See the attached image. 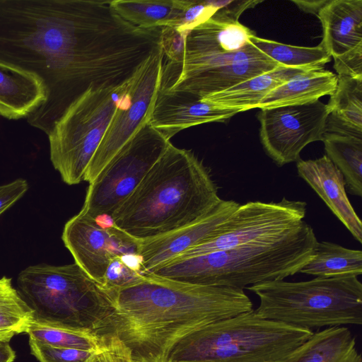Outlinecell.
<instances>
[{
  "instance_id": "1",
  "label": "cell",
  "mask_w": 362,
  "mask_h": 362,
  "mask_svg": "<svg viewBox=\"0 0 362 362\" xmlns=\"http://www.w3.org/2000/svg\"><path fill=\"white\" fill-rule=\"evenodd\" d=\"M80 0H0V61L36 76L45 101L26 119L47 135L85 91L75 51Z\"/></svg>"
},
{
  "instance_id": "2",
  "label": "cell",
  "mask_w": 362,
  "mask_h": 362,
  "mask_svg": "<svg viewBox=\"0 0 362 362\" xmlns=\"http://www.w3.org/2000/svg\"><path fill=\"white\" fill-rule=\"evenodd\" d=\"M108 335L117 337L132 356L166 362L172 348L190 333L253 310L243 289L191 284L151 274L117 291Z\"/></svg>"
},
{
  "instance_id": "3",
  "label": "cell",
  "mask_w": 362,
  "mask_h": 362,
  "mask_svg": "<svg viewBox=\"0 0 362 362\" xmlns=\"http://www.w3.org/2000/svg\"><path fill=\"white\" fill-rule=\"evenodd\" d=\"M221 201L204 163L170 143L111 218L119 229L145 240L199 220Z\"/></svg>"
},
{
  "instance_id": "4",
  "label": "cell",
  "mask_w": 362,
  "mask_h": 362,
  "mask_svg": "<svg viewBox=\"0 0 362 362\" xmlns=\"http://www.w3.org/2000/svg\"><path fill=\"white\" fill-rule=\"evenodd\" d=\"M252 35L219 9L188 33L181 62H163L160 89L202 98L281 66L250 41Z\"/></svg>"
},
{
  "instance_id": "5",
  "label": "cell",
  "mask_w": 362,
  "mask_h": 362,
  "mask_svg": "<svg viewBox=\"0 0 362 362\" xmlns=\"http://www.w3.org/2000/svg\"><path fill=\"white\" fill-rule=\"evenodd\" d=\"M317 237L303 221L278 238L188 257H175L149 274L182 283L243 289L298 273L312 257Z\"/></svg>"
},
{
  "instance_id": "6",
  "label": "cell",
  "mask_w": 362,
  "mask_h": 362,
  "mask_svg": "<svg viewBox=\"0 0 362 362\" xmlns=\"http://www.w3.org/2000/svg\"><path fill=\"white\" fill-rule=\"evenodd\" d=\"M17 284L33 310V320L107 334L116 291L105 288L76 263L30 266L19 274Z\"/></svg>"
},
{
  "instance_id": "7",
  "label": "cell",
  "mask_w": 362,
  "mask_h": 362,
  "mask_svg": "<svg viewBox=\"0 0 362 362\" xmlns=\"http://www.w3.org/2000/svg\"><path fill=\"white\" fill-rule=\"evenodd\" d=\"M313 333L252 310L187 335L172 348L166 362H286Z\"/></svg>"
},
{
  "instance_id": "8",
  "label": "cell",
  "mask_w": 362,
  "mask_h": 362,
  "mask_svg": "<svg viewBox=\"0 0 362 362\" xmlns=\"http://www.w3.org/2000/svg\"><path fill=\"white\" fill-rule=\"evenodd\" d=\"M257 296L262 317L312 330L362 324V284L358 276L265 281L247 288Z\"/></svg>"
},
{
  "instance_id": "9",
  "label": "cell",
  "mask_w": 362,
  "mask_h": 362,
  "mask_svg": "<svg viewBox=\"0 0 362 362\" xmlns=\"http://www.w3.org/2000/svg\"><path fill=\"white\" fill-rule=\"evenodd\" d=\"M130 81L131 76L117 85L88 88L70 104L47 135L50 160L66 184L84 181Z\"/></svg>"
},
{
  "instance_id": "10",
  "label": "cell",
  "mask_w": 362,
  "mask_h": 362,
  "mask_svg": "<svg viewBox=\"0 0 362 362\" xmlns=\"http://www.w3.org/2000/svg\"><path fill=\"white\" fill-rule=\"evenodd\" d=\"M170 143L146 123L89 184L81 211L93 218L101 215L111 216Z\"/></svg>"
},
{
  "instance_id": "11",
  "label": "cell",
  "mask_w": 362,
  "mask_h": 362,
  "mask_svg": "<svg viewBox=\"0 0 362 362\" xmlns=\"http://www.w3.org/2000/svg\"><path fill=\"white\" fill-rule=\"evenodd\" d=\"M164 55L157 47L131 76L127 93L90 160L84 181L89 184L119 150L148 123L160 88Z\"/></svg>"
},
{
  "instance_id": "12",
  "label": "cell",
  "mask_w": 362,
  "mask_h": 362,
  "mask_svg": "<svg viewBox=\"0 0 362 362\" xmlns=\"http://www.w3.org/2000/svg\"><path fill=\"white\" fill-rule=\"evenodd\" d=\"M306 211V202L286 197L278 202L250 201L240 204L211 238L175 257H194L281 237L304 221Z\"/></svg>"
},
{
  "instance_id": "13",
  "label": "cell",
  "mask_w": 362,
  "mask_h": 362,
  "mask_svg": "<svg viewBox=\"0 0 362 362\" xmlns=\"http://www.w3.org/2000/svg\"><path fill=\"white\" fill-rule=\"evenodd\" d=\"M329 114L319 100L260 109L259 139L265 153L279 166L298 161L308 144L322 141Z\"/></svg>"
},
{
  "instance_id": "14",
  "label": "cell",
  "mask_w": 362,
  "mask_h": 362,
  "mask_svg": "<svg viewBox=\"0 0 362 362\" xmlns=\"http://www.w3.org/2000/svg\"><path fill=\"white\" fill-rule=\"evenodd\" d=\"M62 239L75 263L102 286L107 267L113 257L138 254L137 240L115 225L100 226L95 218L81 211L66 223Z\"/></svg>"
},
{
  "instance_id": "15",
  "label": "cell",
  "mask_w": 362,
  "mask_h": 362,
  "mask_svg": "<svg viewBox=\"0 0 362 362\" xmlns=\"http://www.w3.org/2000/svg\"><path fill=\"white\" fill-rule=\"evenodd\" d=\"M239 205L234 200L222 199L205 216L191 224L154 238L138 240L143 273H151L160 264L211 238Z\"/></svg>"
},
{
  "instance_id": "16",
  "label": "cell",
  "mask_w": 362,
  "mask_h": 362,
  "mask_svg": "<svg viewBox=\"0 0 362 362\" xmlns=\"http://www.w3.org/2000/svg\"><path fill=\"white\" fill-rule=\"evenodd\" d=\"M240 112L201 100L189 93L159 88L148 123L165 138L187 128L209 122H224Z\"/></svg>"
},
{
  "instance_id": "17",
  "label": "cell",
  "mask_w": 362,
  "mask_h": 362,
  "mask_svg": "<svg viewBox=\"0 0 362 362\" xmlns=\"http://www.w3.org/2000/svg\"><path fill=\"white\" fill-rule=\"evenodd\" d=\"M299 176L325 202L354 238L362 243V222L346 192L342 173L324 155L313 160L299 159L296 164Z\"/></svg>"
},
{
  "instance_id": "18",
  "label": "cell",
  "mask_w": 362,
  "mask_h": 362,
  "mask_svg": "<svg viewBox=\"0 0 362 362\" xmlns=\"http://www.w3.org/2000/svg\"><path fill=\"white\" fill-rule=\"evenodd\" d=\"M317 16L323 29L320 43L331 57L362 45V0H329Z\"/></svg>"
},
{
  "instance_id": "19",
  "label": "cell",
  "mask_w": 362,
  "mask_h": 362,
  "mask_svg": "<svg viewBox=\"0 0 362 362\" xmlns=\"http://www.w3.org/2000/svg\"><path fill=\"white\" fill-rule=\"evenodd\" d=\"M46 100L42 82L31 73L0 61V115L27 118Z\"/></svg>"
},
{
  "instance_id": "20",
  "label": "cell",
  "mask_w": 362,
  "mask_h": 362,
  "mask_svg": "<svg viewBox=\"0 0 362 362\" xmlns=\"http://www.w3.org/2000/svg\"><path fill=\"white\" fill-rule=\"evenodd\" d=\"M311 69H313L281 66L272 71L256 76L224 90L199 99L217 107L244 112L257 108L270 91Z\"/></svg>"
},
{
  "instance_id": "21",
  "label": "cell",
  "mask_w": 362,
  "mask_h": 362,
  "mask_svg": "<svg viewBox=\"0 0 362 362\" xmlns=\"http://www.w3.org/2000/svg\"><path fill=\"white\" fill-rule=\"evenodd\" d=\"M337 84V75L323 68L309 70L270 91L257 108L300 105L331 95Z\"/></svg>"
},
{
  "instance_id": "22",
  "label": "cell",
  "mask_w": 362,
  "mask_h": 362,
  "mask_svg": "<svg viewBox=\"0 0 362 362\" xmlns=\"http://www.w3.org/2000/svg\"><path fill=\"white\" fill-rule=\"evenodd\" d=\"M326 105L329 114L325 132L362 138V78L337 76V88Z\"/></svg>"
},
{
  "instance_id": "23",
  "label": "cell",
  "mask_w": 362,
  "mask_h": 362,
  "mask_svg": "<svg viewBox=\"0 0 362 362\" xmlns=\"http://www.w3.org/2000/svg\"><path fill=\"white\" fill-rule=\"evenodd\" d=\"M356 349L355 338L347 327H329L313 333L286 362H330L344 358Z\"/></svg>"
},
{
  "instance_id": "24",
  "label": "cell",
  "mask_w": 362,
  "mask_h": 362,
  "mask_svg": "<svg viewBox=\"0 0 362 362\" xmlns=\"http://www.w3.org/2000/svg\"><path fill=\"white\" fill-rule=\"evenodd\" d=\"M322 141L326 156L342 173L348 192L362 196V138L325 132Z\"/></svg>"
},
{
  "instance_id": "25",
  "label": "cell",
  "mask_w": 362,
  "mask_h": 362,
  "mask_svg": "<svg viewBox=\"0 0 362 362\" xmlns=\"http://www.w3.org/2000/svg\"><path fill=\"white\" fill-rule=\"evenodd\" d=\"M189 0H113L110 5L124 21L143 29L168 26Z\"/></svg>"
},
{
  "instance_id": "26",
  "label": "cell",
  "mask_w": 362,
  "mask_h": 362,
  "mask_svg": "<svg viewBox=\"0 0 362 362\" xmlns=\"http://www.w3.org/2000/svg\"><path fill=\"white\" fill-rule=\"evenodd\" d=\"M298 273L315 277L358 276L362 274V251L317 241L312 257Z\"/></svg>"
},
{
  "instance_id": "27",
  "label": "cell",
  "mask_w": 362,
  "mask_h": 362,
  "mask_svg": "<svg viewBox=\"0 0 362 362\" xmlns=\"http://www.w3.org/2000/svg\"><path fill=\"white\" fill-rule=\"evenodd\" d=\"M250 41L269 58L281 66L320 69L331 60V56L320 43L315 47H300L264 39L252 35Z\"/></svg>"
},
{
  "instance_id": "28",
  "label": "cell",
  "mask_w": 362,
  "mask_h": 362,
  "mask_svg": "<svg viewBox=\"0 0 362 362\" xmlns=\"http://www.w3.org/2000/svg\"><path fill=\"white\" fill-rule=\"evenodd\" d=\"M25 333L40 343L59 348L100 351L105 346L107 336L42 324L33 320Z\"/></svg>"
},
{
  "instance_id": "29",
  "label": "cell",
  "mask_w": 362,
  "mask_h": 362,
  "mask_svg": "<svg viewBox=\"0 0 362 362\" xmlns=\"http://www.w3.org/2000/svg\"><path fill=\"white\" fill-rule=\"evenodd\" d=\"M33 320V313L26 301L6 276L0 279V328L13 331L16 334L25 332Z\"/></svg>"
},
{
  "instance_id": "30",
  "label": "cell",
  "mask_w": 362,
  "mask_h": 362,
  "mask_svg": "<svg viewBox=\"0 0 362 362\" xmlns=\"http://www.w3.org/2000/svg\"><path fill=\"white\" fill-rule=\"evenodd\" d=\"M145 277L138 254H127L113 257L106 269L103 286L119 291L141 282Z\"/></svg>"
},
{
  "instance_id": "31",
  "label": "cell",
  "mask_w": 362,
  "mask_h": 362,
  "mask_svg": "<svg viewBox=\"0 0 362 362\" xmlns=\"http://www.w3.org/2000/svg\"><path fill=\"white\" fill-rule=\"evenodd\" d=\"M230 1H190L180 15L168 27L189 33L193 28L206 22Z\"/></svg>"
},
{
  "instance_id": "32",
  "label": "cell",
  "mask_w": 362,
  "mask_h": 362,
  "mask_svg": "<svg viewBox=\"0 0 362 362\" xmlns=\"http://www.w3.org/2000/svg\"><path fill=\"white\" fill-rule=\"evenodd\" d=\"M31 354L40 362H92L99 351L59 348L29 338Z\"/></svg>"
},
{
  "instance_id": "33",
  "label": "cell",
  "mask_w": 362,
  "mask_h": 362,
  "mask_svg": "<svg viewBox=\"0 0 362 362\" xmlns=\"http://www.w3.org/2000/svg\"><path fill=\"white\" fill-rule=\"evenodd\" d=\"M187 35L171 27L161 28L160 46L165 62L177 63L183 59Z\"/></svg>"
},
{
  "instance_id": "34",
  "label": "cell",
  "mask_w": 362,
  "mask_h": 362,
  "mask_svg": "<svg viewBox=\"0 0 362 362\" xmlns=\"http://www.w3.org/2000/svg\"><path fill=\"white\" fill-rule=\"evenodd\" d=\"M337 76L362 78V45L334 58Z\"/></svg>"
},
{
  "instance_id": "35",
  "label": "cell",
  "mask_w": 362,
  "mask_h": 362,
  "mask_svg": "<svg viewBox=\"0 0 362 362\" xmlns=\"http://www.w3.org/2000/svg\"><path fill=\"white\" fill-rule=\"evenodd\" d=\"M132 353L117 337L107 335L106 346L96 354L92 362H131Z\"/></svg>"
},
{
  "instance_id": "36",
  "label": "cell",
  "mask_w": 362,
  "mask_h": 362,
  "mask_svg": "<svg viewBox=\"0 0 362 362\" xmlns=\"http://www.w3.org/2000/svg\"><path fill=\"white\" fill-rule=\"evenodd\" d=\"M25 180L17 179L8 184L0 185V215L20 199L28 189Z\"/></svg>"
},
{
  "instance_id": "37",
  "label": "cell",
  "mask_w": 362,
  "mask_h": 362,
  "mask_svg": "<svg viewBox=\"0 0 362 362\" xmlns=\"http://www.w3.org/2000/svg\"><path fill=\"white\" fill-rule=\"evenodd\" d=\"M328 1L329 0H295L291 1L304 12L317 14L320 10L327 3Z\"/></svg>"
},
{
  "instance_id": "38",
  "label": "cell",
  "mask_w": 362,
  "mask_h": 362,
  "mask_svg": "<svg viewBox=\"0 0 362 362\" xmlns=\"http://www.w3.org/2000/svg\"><path fill=\"white\" fill-rule=\"evenodd\" d=\"M9 340L0 339V362H13L16 353L9 344Z\"/></svg>"
},
{
  "instance_id": "39",
  "label": "cell",
  "mask_w": 362,
  "mask_h": 362,
  "mask_svg": "<svg viewBox=\"0 0 362 362\" xmlns=\"http://www.w3.org/2000/svg\"><path fill=\"white\" fill-rule=\"evenodd\" d=\"M330 362H362V358L356 349L345 358Z\"/></svg>"
},
{
  "instance_id": "40",
  "label": "cell",
  "mask_w": 362,
  "mask_h": 362,
  "mask_svg": "<svg viewBox=\"0 0 362 362\" xmlns=\"http://www.w3.org/2000/svg\"><path fill=\"white\" fill-rule=\"evenodd\" d=\"M16 334L13 331L0 328V339L9 340Z\"/></svg>"
},
{
  "instance_id": "41",
  "label": "cell",
  "mask_w": 362,
  "mask_h": 362,
  "mask_svg": "<svg viewBox=\"0 0 362 362\" xmlns=\"http://www.w3.org/2000/svg\"><path fill=\"white\" fill-rule=\"evenodd\" d=\"M131 362H151L146 359H144L143 358L140 357H135L132 356V361Z\"/></svg>"
}]
</instances>
